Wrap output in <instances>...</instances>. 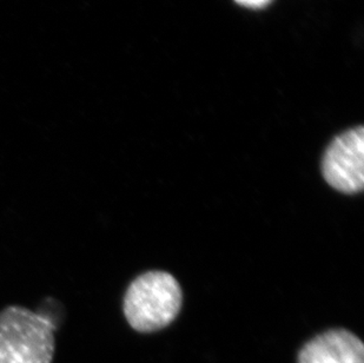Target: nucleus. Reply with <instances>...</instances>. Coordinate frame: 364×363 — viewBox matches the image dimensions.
Listing matches in <instances>:
<instances>
[{"instance_id":"obj_1","label":"nucleus","mask_w":364,"mask_h":363,"mask_svg":"<svg viewBox=\"0 0 364 363\" xmlns=\"http://www.w3.org/2000/svg\"><path fill=\"white\" fill-rule=\"evenodd\" d=\"M57 327L41 309L4 308L0 312V363H52Z\"/></svg>"},{"instance_id":"obj_2","label":"nucleus","mask_w":364,"mask_h":363,"mask_svg":"<svg viewBox=\"0 0 364 363\" xmlns=\"http://www.w3.org/2000/svg\"><path fill=\"white\" fill-rule=\"evenodd\" d=\"M182 290L172 275L150 271L136 278L124 298L127 322L138 332H150L168 326L178 315Z\"/></svg>"},{"instance_id":"obj_3","label":"nucleus","mask_w":364,"mask_h":363,"mask_svg":"<svg viewBox=\"0 0 364 363\" xmlns=\"http://www.w3.org/2000/svg\"><path fill=\"white\" fill-rule=\"evenodd\" d=\"M322 172L326 183L343 194H358L364 186V127L337 136L324 154Z\"/></svg>"},{"instance_id":"obj_4","label":"nucleus","mask_w":364,"mask_h":363,"mask_svg":"<svg viewBox=\"0 0 364 363\" xmlns=\"http://www.w3.org/2000/svg\"><path fill=\"white\" fill-rule=\"evenodd\" d=\"M299 363H364V347L358 336L333 329L303 347Z\"/></svg>"},{"instance_id":"obj_5","label":"nucleus","mask_w":364,"mask_h":363,"mask_svg":"<svg viewBox=\"0 0 364 363\" xmlns=\"http://www.w3.org/2000/svg\"><path fill=\"white\" fill-rule=\"evenodd\" d=\"M274 0H235V3L251 10H262L269 6Z\"/></svg>"}]
</instances>
